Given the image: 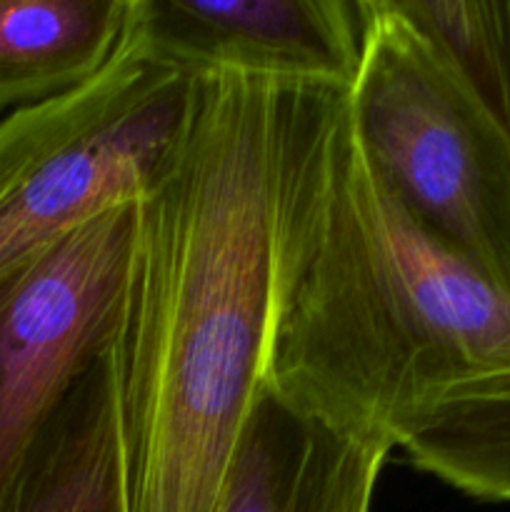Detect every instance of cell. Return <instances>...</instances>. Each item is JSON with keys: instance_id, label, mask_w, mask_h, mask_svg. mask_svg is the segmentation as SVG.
Returning <instances> with one entry per match:
<instances>
[{"instance_id": "8992f818", "label": "cell", "mask_w": 510, "mask_h": 512, "mask_svg": "<svg viewBox=\"0 0 510 512\" xmlns=\"http://www.w3.org/2000/svg\"><path fill=\"white\" fill-rule=\"evenodd\" d=\"M133 23L155 60L190 78L350 88L363 50V0H133Z\"/></svg>"}, {"instance_id": "9c48e42d", "label": "cell", "mask_w": 510, "mask_h": 512, "mask_svg": "<svg viewBox=\"0 0 510 512\" xmlns=\"http://www.w3.org/2000/svg\"><path fill=\"white\" fill-rule=\"evenodd\" d=\"M133 0H0V113L33 108L108 68Z\"/></svg>"}, {"instance_id": "7a4b0ae2", "label": "cell", "mask_w": 510, "mask_h": 512, "mask_svg": "<svg viewBox=\"0 0 510 512\" xmlns=\"http://www.w3.org/2000/svg\"><path fill=\"white\" fill-rule=\"evenodd\" d=\"M510 363V293L450 248L365 150L348 88L290 83L263 385L363 443L425 388Z\"/></svg>"}, {"instance_id": "277c9868", "label": "cell", "mask_w": 510, "mask_h": 512, "mask_svg": "<svg viewBox=\"0 0 510 512\" xmlns=\"http://www.w3.org/2000/svg\"><path fill=\"white\" fill-rule=\"evenodd\" d=\"M193 83L145 50L130 10L108 68L0 120V283L70 230L148 190L183 133Z\"/></svg>"}, {"instance_id": "30bf717a", "label": "cell", "mask_w": 510, "mask_h": 512, "mask_svg": "<svg viewBox=\"0 0 510 512\" xmlns=\"http://www.w3.org/2000/svg\"><path fill=\"white\" fill-rule=\"evenodd\" d=\"M3 512H125L105 350L45 425Z\"/></svg>"}, {"instance_id": "5b68a950", "label": "cell", "mask_w": 510, "mask_h": 512, "mask_svg": "<svg viewBox=\"0 0 510 512\" xmlns=\"http://www.w3.org/2000/svg\"><path fill=\"white\" fill-rule=\"evenodd\" d=\"M133 205L78 225L0 283V512L70 390L108 345Z\"/></svg>"}, {"instance_id": "52a82bcc", "label": "cell", "mask_w": 510, "mask_h": 512, "mask_svg": "<svg viewBox=\"0 0 510 512\" xmlns=\"http://www.w3.org/2000/svg\"><path fill=\"white\" fill-rule=\"evenodd\" d=\"M388 455L385 445L350 438L263 385L213 512H370Z\"/></svg>"}, {"instance_id": "6da1fadb", "label": "cell", "mask_w": 510, "mask_h": 512, "mask_svg": "<svg viewBox=\"0 0 510 512\" xmlns=\"http://www.w3.org/2000/svg\"><path fill=\"white\" fill-rule=\"evenodd\" d=\"M283 80L208 73L133 233L108 353L125 512H213L263 388Z\"/></svg>"}, {"instance_id": "ba28073f", "label": "cell", "mask_w": 510, "mask_h": 512, "mask_svg": "<svg viewBox=\"0 0 510 512\" xmlns=\"http://www.w3.org/2000/svg\"><path fill=\"white\" fill-rule=\"evenodd\" d=\"M390 443L460 493L510 503V363L425 388L398 415Z\"/></svg>"}, {"instance_id": "3957f363", "label": "cell", "mask_w": 510, "mask_h": 512, "mask_svg": "<svg viewBox=\"0 0 510 512\" xmlns=\"http://www.w3.org/2000/svg\"><path fill=\"white\" fill-rule=\"evenodd\" d=\"M348 100L415 218L510 293V138L398 0H363Z\"/></svg>"}, {"instance_id": "8fae6325", "label": "cell", "mask_w": 510, "mask_h": 512, "mask_svg": "<svg viewBox=\"0 0 510 512\" xmlns=\"http://www.w3.org/2000/svg\"><path fill=\"white\" fill-rule=\"evenodd\" d=\"M510 138V0H398Z\"/></svg>"}]
</instances>
